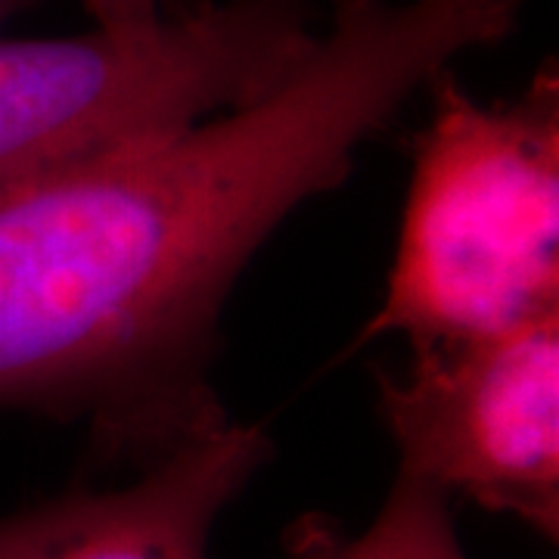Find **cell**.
<instances>
[{
	"instance_id": "1",
	"label": "cell",
	"mask_w": 559,
	"mask_h": 559,
	"mask_svg": "<svg viewBox=\"0 0 559 559\" xmlns=\"http://www.w3.org/2000/svg\"><path fill=\"white\" fill-rule=\"evenodd\" d=\"M520 0H333L261 100L0 197V414L87 429L100 463H159L230 417L212 364L224 301L299 205Z\"/></svg>"
},
{
	"instance_id": "2",
	"label": "cell",
	"mask_w": 559,
	"mask_h": 559,
	"mask_svg": "<svg viewBox=\"0 0 559 559\" xmlns=\"http://www.w3.org/2000/svg\"><path fill=\"white\" fill-rule=\"evenodd\" d=\"M429 91L395 261L358 345L432 352L559 314L557 62L516 100H473L451 72Z\"/></svg>"
},
{
	"instance_id": "3",
	"label": "cell",
	"mask_w": 559,
	"mask_h": 559,
	"mask_svg": "<svg viewBox=\"0 0 559 559\" xmlns=\"http://www.w3.org/2000/svg\"><path fill=\"white\" fill-rule=\"evenodd\" d=\"M318 40L311 0H190L146 32L0 40V197L261 100Z\"/></svg>"
},
{
	"instance_id": "4",
	"label": "cell",
	"mask_w": 559,
	"mask_h": 559,
	"mask_svg": "<svg viewBox=\"0 0 559 559\" xmlns=\"http://www.w3.org/2000/svg\"><path fill=\"white\" fill-rule=\"evenodd\" d=\"M399 473L559 538V314L380 370Z\"/></svg>"
},
{
	"instance_id": "5",
	"label": "cell",
	"mask_w": 559,
	"mask_h": 559,
	"mask_svg": "<svg viewBox=\"0 0 559 559\" xmlns=\"http://www.w3.org/2000/svg\"><path fill=\"white\" fill-rule=\"evenodd\" d=\"M271 457L261 426L227 423L124 488H75L0 516V559H209L218 516Z\"/></svg>"
},
{
	"instance_id": "6",
	"label": "cell",
	"mask_w": 559,
	"mask_h": 559,
	"mask_svg": "<svg viewBox=\"0 0 559 559\" xmlns=\"http://www.w3.org/2000/svg\"><path fill=\"white\" fill-rule=\"evenodd\" d=\"M448 500L399 473L367 528L345 532L326 513H301L286 528L283 547L289 559H466Z\"/></svg>"
},
{
	"instance_id": "7",
	"label": "cell",
	"mask_w": 559,
	"mask_h": 559,
	"mask_svg": "<svg viewBox=\"0 0 559 559\" xmlns=\"http://www.w3.org/2000/svg\"><path fill=\"white\" fill-rule=\"evenodd\" d=\"M97 28L109 32H146L159 25L168 0H84Z\"/></svg>"
},
{
	"instance_id": "8",
	"label": "cell",
	"mask_w": 559,
	"mask_h": 559,
	"mask_svg": "<svg viewBox=\"0 0 559 559\" xmlns=\"http://www.w3.org/2000/svg\"><path fill=\"white\" fill-rule=\"evenodd\" d=\"M35 3H40V0H0V25L10 20V16L22 13V10H32Z\"/></svg>"
}]
</instances>
